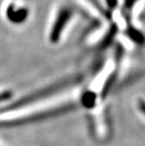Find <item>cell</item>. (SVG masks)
Masks as SVG:
<instances>
[{
    "label": "cell",
    "mask_w": 145,
    "mask_h": 146,
    "mask_svg": "<svg viewBox=\"0 0 145 146\" xmlns=\"http://www.w3.org/2000/svg\"><path fill=\"white\" fill-rule=\"evenodd\" d=\"M138 110L145 116V101L140 100L138 102Z\"/></svg>",
    "instance_id": "1"
}]
</instances>
